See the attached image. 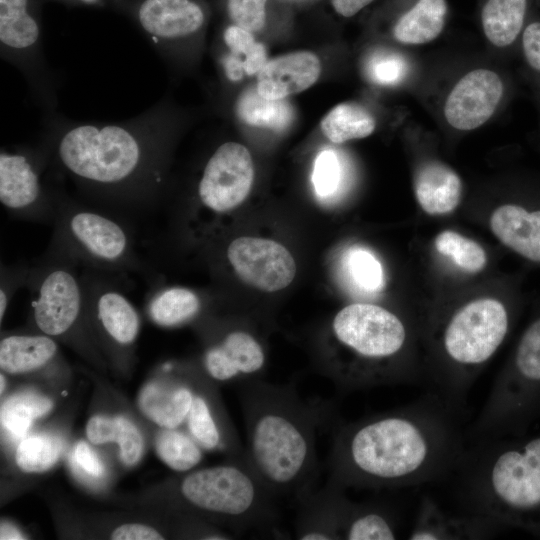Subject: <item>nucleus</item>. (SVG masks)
Wrapping results in <instances>:
<instances>
[{
    "mask_svg": "<svg viewBox=\"0 0 540 540\" xmlns=\"http://www.w3.org/2000/svg\"><path fill=\"white\" fill-rule=\"evenodd\" d=\"M504 84L489 69H475L464 75L449 93L444 115L457 130H473L487 122L501 102Z\"/></svg>",
    "mask_w": 540,
    "mask_h": 540,
    "instance_id": "nucleus-16",
    "label": "nucleus"
},
{
    "mask_svg": "<svg viewBox=\"0 0 540 540\" xmlns=\"http://www.w3.org/2000/svg\"><path fill=\"white\" fill-rule=\"evenodd\" d=\"M112 6L127 15L154 50L169 61L182 46L198 40L208 21L201 0H113Z\"/></svg>",
    "mask_w": 540,
    "mask_h": 540,
    "instance_id": "nucleus-12",
    "label": "nucleus"
},
{
    "mask_svg": "<svg viewBox=\"0 0 540 540\" xmlns=\"http://www.w3.org/2000/svg\"><path fill=\"white\" fill-rule=\"evenodd\" d=\"M528 0H484L480 20L484 35L493 45L513 44L525 27Z\"/></svg>",
    "mask_w": 540,
    "mask_h": 540,
    "instance_id": "nucleus-27",
    "label": "nucleus"
},
{
    "mask_svg": "<svg viewBox=\"0 0 540 540\" xmlns=\"http://www.w3.org/2000/svg\"><path fill=\"white\" fill-rule=\"evenodd\" d=\"M269 0H224V8L231 24L252 33L261 31L267 22Z\"/></svg>",
    "mask_w": 540,
    "mask_h": 540,
    "instance_id": "nucleus-38",
    "label": "nucleus"
},
{
    "mask_svg": "<svg viewBox=\"0 0 540 540\" xmlns=\"http://www.w3.org/2000/svg\"><path fill=\"white\" fill-rule=\"evenodd\" d=\"M347 273L353 284L364 292L374 293L384 286L381 263L368 250L354 248L346 256Z\"/></svg>",
    "mask_w": 540,
    "mask_h": 540,
    "instance_id": "nucleus-36",
    "label": "nucleus"
},
{
    "mask_svg": "<svg viewBox=\"0 0 540 540\" xmlns=\"http://www.w3.org/2000/svg\"><path fill=\"white\" fill-rule=\"evenodd\" d=\"M226 256L239 279L261 291H279L296 274L293 256L274 240L238 237L228 244Z\"/></svg>",
    "mask_w": 540,
    "mask_h": 540,
    "instance_id": "nucleus-14",
    "label": "nucleus"
},
{
    "mask_svg": "<svg viewBox=\"0 0 540 540\" xmlns=\"http://www.w3.org/2000/svg\"><path fill=\"white\" fill-rule=\"evenodd\" d=\"M335 342L348 356L326 367L325 374L343 392L415 380L404 357L409 334L393 312L375 304L354 303L342 308L331 322Z\"/></svg>",
    "mask_w": 540,
    "mask_h": 540,
    "instance_id": "nucleus-5",
    "label": "nucleus"
},
{
    "mask_svg": "<svg viewBox=\"0 0 540 540\" xmlns=\"http://www.w3.org/2000/svg\"><path fill=\"white\" fill-rule=\"evenodd\" d=\"M253 180L254 166L248 149L240 143L225 142L207 160L197 197L206 210L227 213L247 198Z\"/></svg>",
    "mask_w": 540,
    "mask_h": 540,
    "instance_id": "nucleus-13",
    "label": "nucleus"
},
{
    "mask_svg": "<svg viewBox=\"0 0 540 540\" xmlns=\"http://www.w3.org/2000/svg\"><path fill=\"white\" fill-rule=\"evenodd\" d=\"M414 190L421 208L430 215L452 212L462 196L458 174L446 164L429 161L416 172Z\"/></svg>",
    "mask_w": 540,
    "mask_h": 540,
    "instance_id": "nucleus-21",
    "label": "nucleus"
},
{
    "mask_svg": "<svg viewBox=\"0 0 540 540\" xmlns=\"http://www.w3.org/2000/svg\"><path fill=\"white\" fill-rule=\"evenodd\" d=\"M178 491L187 505L237 530L270 529L278 522L274 497L244 462L191 472L181 480Z\"/></svg>",
    "mask_w": 540,
    "mask_h": 540,
    "instance_id": "nucleus-8",
    "label": "nucleus"
},
{
    "mask_svg": "<svg viewBox=\"0 0 540 540\" xmlns=\"http://www.w3.org/2000/svg\"><path fill=\"white\" fill-rule=\"evenodd\" d=\"M238 118L255 127L281 131L293 121L294 110L286 99H266L262 97L256 86L243 91L235 105Z\"/></svg>",
    "mask_w": 540,
    "mask_h": 540,
    "instance_id": "nucleus-28",
    "label": "nucleus"
},
{
    "mask_svg": "<svg viewBox=\"0 0 540 540\" xmlns=\"http://www.w3.org/2000/svg\"><path fill=\"white\" fill-rule=\"evenodd\" d=\"M74 459L77 466L89 477L99 478L104 472L101 460L87 443L80 441L75 446Z\"/></svg>",
    "mask_w": 540,
    "mask_h": 540,
    "instance_id": "nucleus-42",
    "label": "nucleus"
},
{
    "mask_svg": "<svg viewBox=\"0 0 540 540\" xmlns=\"http://www.w3.org/2000/svg\"><path fill=\"white\" fill-rule=\"evenodd\" d=\"M320 72V60L314 53L293 52L267 61L257 74L256 88L266 99H286L311 87Z\"/></svg>",
    "mask_w": 540,
    "mask_h": 540,
    "instance_id": "nucleus-20",
    "label": "nucleus"
},
{
    "mask_svg": "<svg viewBox=\"0 0 540 540\" xmlns=\"http://www.w3.org/2000/svg\"><path fill=\"white\" fill-rule=\"evenodd\" d=\"M175 115L166 100L118 122L45 115L50 165L91 203L115 212L153 209L167 181Z\"/></svg>",
    "mask_w": 540,
    "mask_h": 540,
    "instance_id": "nucleus-1",
    "label": "nucleus"
},
{
    "mask_svg": "<svg viewBox=\"0 0 540 540\" xmlns=\"http://www.w3.org/2000/svg\"><path fill=\"white\" fill-rule=\"evenodd\" d=\"M57 353L48 335L11 334L1 339L0 367L9 374L33 372L53 362Z\"/></svg>",
    "mask_w": 540,
    "mask_h": 540,
    "instance_id": "nucleus-23",
    "label": "nucleus"
},
{
    "mask_svg": "<svg viewBox=\"0 0 540 540\" xmlns=\"http://www.w3.org/2000/svg\"><path fill=\"white\" fill-rule=\"evenodd\" d=\"M194 394L181 384H147L139 395V407L151 421L175 429L188 417Z\"/></svg>",
    "mask_w": 540,
    "mask_h": 540,
    "instance_id": "nucleus-24",
    "label": "nucleus"
},
{
    "mask_svg": "<svg viewBox=\"0 0 540 540\" xmlns=\"http://www.w3.org/2000/svg\"><path fill=\"white\" fill-rule=\"evenodd\" d=\"M320 127L331 142L340 144L369 136L375 130L376 121L363 106L347 102L332 108L322 119Z\"/></svg>",
    "mask_w": 540,
    "mask_h": 540,
    "instance_id": "nucleus-31",
    "label": "nucleus"
},
{
    "mask_svg": "<svg viewBox=\"0 0 540 540\" xmlns=\"http://www.w3.org/2000/svg\"><path fill=\"white\" fill-rule=\"evenodd\" d=\"M86 435L93 444L116 442L120 457L128 466L136 464L142 455L143 438L138 428L128 419L117 416H93L86 425Z\"/></svg>",
    "mask_w": 540,
    "mask_h": 540,
    "instance_id": "nucleus-29",
    "label": "nucleus"
},
{
    "mask_svg": "<svg viewBox=\"0 0 540 540\" xmlns=\"http://www.w3.org/2000/svg\"><path fill=\"white\" fill-rule=\"evenodd\" d=\"M540 419V315L523 331L508 365L493 383L467 441L521 436Z\"/></svg>",
    "mask_w": 540,
    "mask_h": 540,
    "instance_id": "nucleus-7",
    "label": "nucleus"
},
{
    "mask_svg": "<svg viewBox=\"0 0 540 540\" xmlns=\"http://www.w3.org/2000/svg\"><path fill=\"white\" fill-rule=\"evenodd\" d=\"M52 402L45 396L23 392L9 397L1 406L2 426L16 437H22L34 419L47 414Z\"/></svg>",
    "mask_w": 540,
    "mask_h": 540,
    "instance_id": "nucleus-32",
    "label": "nucleus"
},
{
    "mask_svg": "<svg viewBox=\"0 0 540 540\" xmlns=\"http://www.w3.org/2000/svg\"><path fill=\"white\" fill-rule=\"evenodd\" d=\"M146 312L149 318L162 327H177L195 319L201 311L198 293L181 286L154 288L148 295Z\"/></svg>",
    "mask_w": 540,
    "mask_h": 540,
    "instance_id": "nucleus-26",
    "label": "nucleus"
},
{
    "mask_svg": "<svg viewBox=\"0 0 540 540\" xmlns=\"http://www.w3.org/2000/svg\"><path fill=\"white\" fill-rule=\"evenodd\" d=\"M345 487L328 479L326 485L298 498L295 537L299 540H343L353 501Z\"/></svg>",
    "mask_w": 540,
    "mask_h": 540,
    "instance_id": "nucleus-17",
    "label": "nucleus"
},
{
    "mask_svg": "<svg viewBox=\"0 0 540 540\" xmlns=\"http://www.w3.org/2000/svg\"><path fill=\"white\" fill-rule=\"evenodd\" d=\"M447 17L446 0H411L395 19L392 33L401 43L425 44L441 34Z\"/></svg>",
    "mask_w": 540,
    "mask_h": 540,
    "instance_id": "nucleus-22",
    "label": "nucleus"
},
{
    "mask_svg": "<svg viewBox=\"0 0 540 540\" xmlns=\"http://www.w3.org/2000/svg\"><path fill=\"white\" fill-rule=\"evenodd\" d=\"M0 539L1 540H7V539L14 540V539H24V537L21 534V532L12 524L2 523Z\"/></svg>",
    "mask_w": 540,
    "mask_h": 540,
    "instance_id": "nucleus-45",
    "label": "nucleus"
},
{
    "mask_svg": "<svg viewBox=\"0 0 540 540\" xmlns=\"http://www.w3.org/2000/svg\"><path fill=\"white\" fill-rule=\"evenodd\" d=\"M503 528L490 517L444 510L431 496L421 498L410 540H478L495 536Z\"/></svg>",
    "mask_w": 540,
    "mask_h": 540,
    "instance_id": "nucleus-18",
    "label": "nucleus"
},
{
    "mask_svg": "<svg viewBox=\"0 0 540 540\" xmlns=\"http://www.w3.org/2000/svg\"><path fill=\"white\" fill-rule=\"evenodd\" d=\"M164 537L151 526L128 523L116 527L111 533L113 540H162Z\"/></svg>",
    "mask_w": 540,
    "mask_h": 540,
    "instance_id": "nucleus-43",
    "label": "nucleus"
},
{
    "mask_svg": "<svg viewBox=\"0 0 540 540\" xmlns=\"http://www.w3.org/2000/svg\"><path fill=\"white\" fill-rule=\"evenodd\" d=\"M342 167L336 153L330 149L321 151L316 157L312 182L319 197H330L340 187Z\"/></svg>",
    "mask_w": 540,
    "mask_h": 540,
    "instance_id": "nucleus-39",
    "label": "nucleus"
},
{
    "mask_svg": "<svg viewBox=\"0 0 540 540\" xmlns=\"http://www.w3.org/2000/svg\"><path fill=\"white\" fill-rule=\"evenodd\" d=\"M55 196L54 231L47 253L106 274L148 271L123 222L59 189Z\"/></svg>",
    "mask_w": 540,
    "mask_h": 540,
    "instance_id": "nucleus-6",
    "label": "nucleus"
},
{
    "mask_svg": "<svg viewBox=\"0 0 540 540\" xmlns=\"http://www.w3.org/2000/svg\"><path fill=\"white\" fill-rule=\"evenodd\" d=\"M373 0H330L334 11L344 17L350 18L368 6Z\"/></svg>",
    "mask_w": 540,
    "mask_h": 540,
    "instance_id": "nucleus-44",
    "label": "nucleus"
},
{
    "mask_svg": "<svg viewBox=\"0 0 540 540\" xmlns=\"http://www.w3.org/2000/svg\"><path fill=\"white\" fill-rule=\"evenodd\" d=\"M436 250L469 273L481 271L487 262L485 250L475 241L451 230L439 233L435 238Z\"/></svg>",
    "mask_w": 540,
    "mask_h": 540,
    "instance_id": "nucleus-34",
    "label": "nucleus"
},
{
    "mask_svg": "<svg viewBox=\"0 0 540 540\" xmlns=\"http://www.w3.org/2000/svg\"><path fill=\"white\" fill-rule=\"evenodd\" d=\"M245 461L273 496L296 499L312 491L317 471L318 428L335 419L334 407L303 399L294 383L243 382Z\"/></svg>",
    "mask_w": 540,
    "mask_h": 540,
    "instance_id": "nucleus-3",
    "label": "nucleus"
},
{
    "mask_svg": "<svg viewBox=\"0 0 540 540\" xmlns=\"http://www.w3.org/2000/svg\"><path fill=\"white\" fill-rule=\"evenodd\" d=\"M265 362L261 343L253 334L240 329L228 331L203 355L206 372L219 382L255 379L264 369Z\"/></svg>",
    "mask_w": 540,
    "mask_h": 540,
    "instance_id": "nucleus-19",
    "label": "nucleus"
},
{
    "mask_svg": "<svg viewBox=\"0 0 540 540\" xmlns=\"http://www.w3.org/2000/svg\"><path fill=\"white\" fill-rule=\"evenodd\" d=\"M32 266L24 263L14 265L1 264L0 271V321L7 312V309L17 293L22 287H27Z\"/></svg>",
    "mask_w": 540,
    "mask_h": 540,
    "instance_id": "nucleus-40",
    "label": "nucleus"
},
{
    "mask_svg": "<svg viewBox=\"0 0 540 540\" xmlns=\"http://www.w3.org/2000/svg\"><path fill=\"white\" fill-rule=\"evenodd\" d=\"M44 1L0 0V55L21 72L35 103L47 115L56 112L59 82L43 49Z\"/></svg>",
    "mask_w": 540,
    "mask_h": 540,
    "instance_id": "nucleus-9",
    "label": "nucleus"
},
{
    "mask_svg": "<svg viewBox=\"0 0 540 540\" xmlns=\"http://www.w3.org/2000/svg\"><path fill=\"white\" fill-rule=\"evenodd\" d=\"M0 379H1V385H0V386H1V390H0V391H1V393H3L4 387H5V379H4V376L1 375Z\"/></svg>",
    "mask_w": 540,
    "mask_h": 540,
    "instance_id": "nucleus-47",
    "label": "nucleus"
},
{
    "mask_svg": "<svg viewBox=\"0 0 540 540\" xmlns=\"http://www.w3.org/2000/svg\"><path fill=\"white\" fill-rule=\"evenodd\" d=\"M521 45L527 65L540 74V21H532L524 27Z\"/></svg>",
    "mask_w": 540,
    "mask_h": 540,
    "instance_id": "nucleus-41",
    "label": "nucleus"
},
{
    "mask_svg": "<svg viewBox=\"0 0 540 540\" xmlns=\"http://www.w3.org/2000/svg\"><path fill=\"white\" fill-rule=\"evenodd\" d=\"M365 70L372 82L380 85H393L405 77L407 63L399 54L381 50L376 51L368 58Z\"/></svg>",
    "mask_w": 540,
    "mask_h": 540,
    "instance_id": "nucleus-37",
    "label": "nucleus"
},
{
    "mask_svg": "<svg viewBox=\"0 0 540 540\" xmlns=\"http://www.w3.org/2000/svg\"><path fill=\"white\" fill-rule=\"evenodd\" d=\"M463 407L438 392L352 422H339L328 457L329 479L345 488L424 484L456 468L467 445Z\"/></svg>",
    "mask_w": 540,
    "mask_h": 540,
    "instance_id": "nucleus-2",
    "label": "nucleus"
},
{
    "mask_svg": "<svg viewBox=\"0 0 540 540\" xmlns=\"http://www.w3.org/2000/svg\"><path fill=\"white\" fill-rule=\"evenodd\" d=\"M222 41L226 49L219 57V64L229 81H239L244 74H258L268 61L264 45L256 41L252 32L237 25L224 28Z\"/></svg>",
    "mask_w": 540,
    "mask_h": 540,
    "instance_id": "nucleus-25",
    "label": "nucleus"
},
{
    "mask_svg": "<svg viewBox=\"0 0 540 540\" xmlns=\"http://www.w3.org/2000/svg\"><path fill=\"white\" fill-rule=\"evenodd\" d=\"M77 266L66 258L46 253L43 260L31 268L27 288L32 298V318L45 335H68L77 329L86 313Z\"/></svg>",
    "mask_w": 540,
    "mask_h": 540,
    "instance_id": "nucleus-10",
    "label": "nucleus"
},
{
    "mask_svg": "<svg viewBox=\"0 0 540 540\" xmlns=\"http://www.w3.org/2000/svg\"><path fill=\"white\" fill-rule=\"evenodd\" d=\"M81 280L86 313L116 346L132 345L140 329V317L134 305L108 280L106 273L87 269Z\"/></svg>",
    "mask_w": 540,
    "mask_h": 540,
    "instance_id": "nucleus-15",
    "label": "nucleus"
},
{
    "mask_svg": "<svg viewBox=\"0 0 540 540\" xmlns=\"http://www.w3.org/2000/svg\"><path fill=\"white\" fill-rule=\"evenodd\" d=\"M62 449V442L54 436L26 437L16 450V463L25 472H43L57 462Z\"/></svg>",
    "mask_w": 540,
    "mask_h": 540,
    "instance_id": "nucleus-35",
    "label": "nucleus"
},
{
    "mask_svg": "<svg viewBox=\"0 0 540 540\" xmlns=\"http://www.w3.org/2000/svg\"><path fill=\"white\" fill-rule=\"evenodd\" d=\"M155 447L160 459L176 471H188L202 459L199 444L174 429L161 432L157 436Z\"/></svg>",
    "mask_w": 540,
    "mask_h": 540,
    "instance_id": "nucleus-33",
    "label": "nucleus"
},
{
    "mask_svg": "<svg viewBox=\"0 0 540 540\" xmlns=\"http://www.w3.org/2000/svg\"><path fill=\"white\" fill-rule=\"evenodd\" d=\"M67 5H82V6H96L103 7L106 5H112L113 0H55Z\"/></svg>",
    "mask_w": 540,
    "mask_h": 540,
    "instance_id": "nucleus-46",
    "label": "nucleus"
},
{
    "mask_svg": "<svg viewBox=\"0 0 540 540\" xmlns=\"http://www.w3.org/2000/svg\"><path fill=\"white\" fill-rule=\"evenodd\" d=\"M470 442L453 471L466 511L540 534V432Z\"/></svg>",
    "mask_w": 540,
    "mask_h": 540,
    "instance_id": "nucleus-4",
    "label": "nucleus"
},
{
    "mask_svg": "<svg viewBox=\"0 0 540 540\" xmlns=\"http://www.w3.org/2000/svg\"><path fill=\"white\" fill-rule=\"evenodd\" d=\"M50 166L49 154L38 147L2 148L0 153V201L14 217L53 222L56 209L55 188L44 182Z\"/></svg>",
    "mask_w": 540,
    "mask_h": 540,
    "instance_id": "nucleus-11",
    "label": "nucleus"
},
{
    "mask_svg": "<svg viewBox=\"0 0 540 540\" xmlns=\"http://www.w3.org/2000/svg\"><path fill=\"white\" fill-rule=\"evenodd\" d=\"M397 537V520L388 507L375 502H353L343 540H391Z\"/></svg>",
    "mask_w": 540,
    "mask_h": 540,
    "instance_id": "nucleus-30",
    "label": "nucleus"
}]
</instances>
